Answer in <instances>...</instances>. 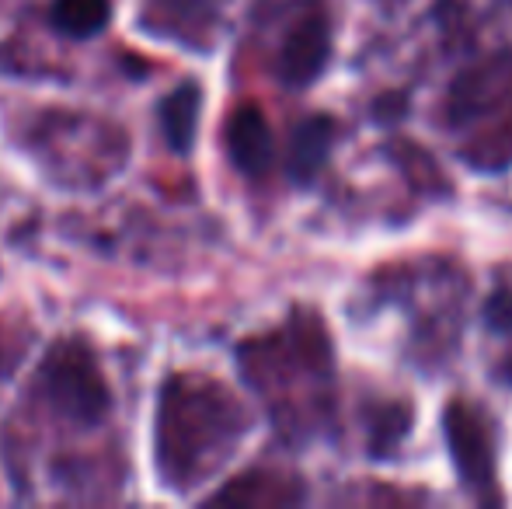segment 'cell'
Listing matches in <instances>:
<instances>
[{"label": "cell", "mask_w": 512, "mask_h": 509, "mask_svg": "<svg viewBox=\"0 0 512 509\" xmlns=\"http://www.w3.org/2000/svg\"><path fill=\"white\" fill-rule=\"evenodd\" d=\"M244 381L262 394L272 422L290 440H310L335 422V356L324 325L297 314L279 332L237 349Z\"/></svg>", "instance_id": "cell-1"}, {"label": "cell", "mask_w": 512, "mask_h": 509, "mask_svg": "<svg viewBox=\"0 0 512 509\" xmlns=\"http://www.w3.org/2000/svg\"><path fill=\"white\" fill-rule=\"evenodd\" d=\"M251 433L241 398L213 377L171 374L157 401V471L175 492L209 482Z\"/></svg>", "instance_id": "cell-2"}, {"label": "cell", "mask_w": 512, "mask_h": 509, "mask_svg": "<svg viewBox=\"0 0 512 509\" xmlns=\"http://www.w3.org/2000/svg\"><path fill=\"white\" fill-rule=\"evenodd\" d=\"M443 126L471 168H512V53L488 56L453 77Z\"/></svg>", "instance_id": "cell-3"}, {"label": "cell", "mask_w": 512, "mask_h": 509, "mask_svg": "<svg viewBox=\"0 0 512 509\" xmlns=\"http://www.w3.org/2000/svg\"><path fill=\"white\" fill-rule=\"evenodd\" d=\"M39 394L60 419L74 426H98L112 412V391L98 367L95 349L84 339H63L39 363Z\"/></svg>", "instance_id": "cell-4"}, {"label": "cell", "mask_w": 512, "mask_h": 509, "mask_svg": "<svg viewBox=\"0 0 512 509\" xmlns=\"http://www.w3.org/2000/svg\"><path fill=\"white\" fill-rule=\"evenodd\" d=\"M443 436L460 485L478 503H502L499 471H495V443L485 412L464 398L450 401L443 408Z\"/></svg>", "instance_id": "cell-5"}, {"label": "cell", "mask_w": 512, "mask_h": 509, "mask_svg": "<svg viewBox=\"0 0 512 509\" xmlns=\"http://www.w3.org/2000/svg\"><path fill=\"white\" fill-rule=\"evenodd\" d=\"M331 49H335V25H331V11L321 0H307L297 11V18L286 25L283 39H279L276 60V81L290 91H304L317 77L328 70Z\"/></svg>", "instance_id": "cell-6"}, {"label": "cell", "mask_w": 512, "mask_h": 509, "mask_svg": "<svg viewBox=\"0 0 512 509\" xmlns=\"http://www.w3.org/2000/svg\"><path fill=\"white\" fill-rule=\"evenodd\" d=\"M223 21V0H143L140 25L157 39H175L189 49L216 46V32Z\"/></svg>", "instance_id": "cell-7"}, {"label": "cell", "mask_w": 512, "mask_h": 509, "mask_svg": "<svg viewBox=\"0 0 512 509\" xmlns=\"http://www.w3.org/2000/svg\"><path fill=\"white\" fill-rule=\"evenodd\" d=\"M227 154L230 164L244 178H251V182L269 175L272 157H276V143H272L269 119H265V112L258 105H241L227 119Z\"/></svg>", "instance_id": "cell-8"}, {"label": "cell", "mask_w": 512, "mask_h": 509, "mask_svg": "<svg viewBox=\"0 0 512 509\" xmlns=\"http://www.w3.org/2000/svg\"><path fill=\"white\" fill-rule=\"evenodd\" d=\"M338 140V123L324 112L304 116L290 133V147H286V175L297 185H310L321 168L328 164L331 147Z\"/></svg>", "instance_id": "cell-9"}, {"label": "cell", "mask_w": 512, "mask_h": 509, "mask_svg": "<svg viewBox=\"0 0 512 509\" xmlns=\"http://www.w3.org/2000/svg\"><path fill=\"white\" fill-rule=\"evenodd\" d=\"M304 499L300 478L272 475V471H251L237 482L223 485L209 503H234V506H290Z\"/></svg>", "instance_id": "cell-10"}, {"label": "cell", "mask_w": 512, "mask_h": 509, "mask_svg": "<svg viewBox=\"0 0 512 509\" xmlns=\"http://www.w3.org/2000/svg\"><path fill=\"white\" fill-rule=\"evenodd\" d=\"M199 112H203V84L182 81L161 102V129L175 154H192L199 133Z\"/></svg>", "instance_id": "cell-11"}, {"label": "cell", "mask_w": 512, "mask_h": 509, "mask_svg": "<svg viewBox=\"0 0 512 509\" xmlns=\"http://www.w3.org/2000/svg\"><path fill=\"white\" fill-rule=\"evenodd\" d=\"M112 21V0H56L53 28L67 39H91Z\"/></svg>", "instance_id": "cell-12"}, {"label": "cell", "mask_w": 512, "mask_h": 509, "mask_svg": "<svg viewBox=\"0 0 512 509\" xmlns=\"http://www.w3.org/2000/svg\"><path fill=\"white\" fill-rule=\"evenodd\" d=\"M408 429H411V412H408L405 405H384V408H380L377 422L370 426V433H373V443H370L373 457L394 454V450H398V443L405 440Z\"/></svg>", "instance_id": "cell-13"}, {"label": "cell", "mask_w": 512, "mask_h": 509, "mask_svg": "<svg viewBox=\"0 0 512 509\" xmlns=\"http://www.w3.org/2000/svg\"><path fill=\"white\" fill-rule=\"evenodd\" d=\"M488 325L499 328V332L512 328V293L499 290L492 300H488Z\"/></svg>", "instance_id": "cell-14"}]
</instances>
